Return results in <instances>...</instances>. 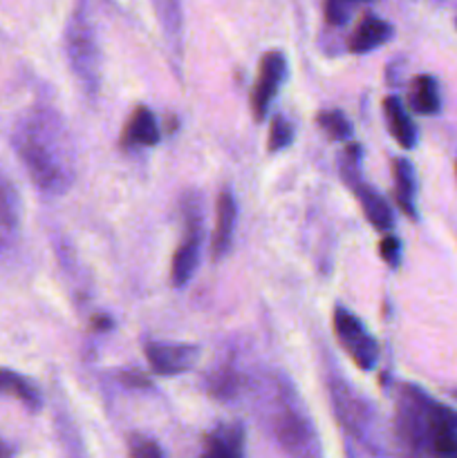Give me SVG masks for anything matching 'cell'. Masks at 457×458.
I'll return each instance as SVG.
<instances>
[{
    "label": "cell",
    "mask_w": 457,
    "mask_h": 458,
    "mask_svg": "<svg viewBox=\"0 0 457 458\" xmlns=\"http://www.w3.org/2000/svg\"><path fill=\"white\" fill-rule=\"evenodd\" d=\"M12 148L36 191L63 195L74 183L76 152L65 119L52 106H34L16 121Z\"/></svg>",
    "instance_id": "6da1fadb"
},
{
    "label": "cell",
    "mask_w": 457,
    "mask_h": 458,
    "mask_svg": "<svg viewBox=\"0 0 457 458\" xmlns=\"http://www.w3.org/2000/svg\"><path fill=\"white\" fill-rule=\"evenodd\" d=\"M255 407L264 429L289 458H323L321 441L303 398L280 371H269L255 387Z\"/></svg>",
    "instance_id": "7a4b0ae2"
},
{
    "label": "cell",
    "mask_w": 457,
    "mask_h": 458,
    "mask_svg": "<svg viewBox=\"0 0 457 458\" xmlns=\"http://www.w3.org/2000/svg\"><path fill=\"white\" fill-rule=\"evenodd\" d=\"M397 437L417 458H433L439 438L457 434V411L433 401L426 392L403 385L397 401Z\"/></svg>",
    "instance_id": "3957f363"
},
{
    "label": "cell",
    "mask_w": 457,
    "mask_h": 458,
    "mask_svg": "<svg viewBox=\"0 0 457 458\" xmlns=\"http://www.w3.org/2000/svg\"><path fill=\"white\" fill-rule=\"evenodd\" d=\"M65 54L81 88L92 98L97 97L99 83H101V72H99L101 70V52H99L97 31H94L88 4L81 3L67 22Z\"/></svg>",
    "instance_id": "277c9868"
},
{
    "label": "cell",
    "mask_w": 457,
    "mask_h": 458,
    "mask_svg": "<svg viewBox=\"0 0 457 458\" xmlns=\"http://www.w3.org/2000/svg\"><path fill=\"white\" fill-rule=\"evenodd\" d=\"M327 389H330V401L341 428L366 447L375 445V407L339 371L327 374Z\"/></svg>",
    "instance_id": "5b68a950"
},
{
    "label": "cell",
    "mask_w": 457,
    "mask_h": 458,
    "mask_svg": "<svg viewBox=\"0 0 457 458\" xmlns=\"http://www.w3.org/2000/svg\"><path fill=\"white\" fill-rule=\"evenodd\" d=\"M332 327H334L336 340L343 352L352 358L354 365L361 371L375 369L376 360H379V344H376L375 335L366 329V325L352 311L336 304L334 313H332Z\"/></svg>",
    "instance_id": "8992f818"
},
{
    "label": "cell",
    "mask_w": 457,
    "mask_h": 458,
    "mask_svg": "<svg viewBox=\"0 0 457 458\" xmlns=\"http://www.w3.org/2000/svg\"><path fill=\"white\" fill-rule=\"evenodd\" d=\"M287 76V58L282 52H267L260 58L258 76H255L254 89H251V110H254L255 121H263L267 114L269 106L276 98L280 83Z\"/></svg>",
    "instance_id": "52a82bcc"
},
{
    "label": "cell",
    "mask_w": 457,
    "mask_h": 458,
    "mask_svg": "<svg viewBox=\"0 0 457 458\" xmlns=\"http://www.w3.org/2000/svg\"><path fill=\"white\" fill-rule=\"evenodd\" d=\"M200 244H202V224H200V208L186 210V237L179 242L177 250L170 262V282L177 289H184L197 271L200 264Z\"/></svg>",
    "instance_id": "ba28073f"
},
{
    "label": "cell",
    "mask_w": 457,
    "mask_h": 458,
    "mask_svg": "<svg viewBox=\"0 0 457 458\" xmlns=\"http://www.w3.org/2000/svg\"><path fill=\"white\" fill-rule=\"evenodd\" d=\"M146 360L151 369L160 376H179L195 365L200 349L193 344H168V343H148Z\"/></svg>",
    "instance_id": "9c48e42d"
},
{
    "label": "cell",
    "mask_w": 457,
    "mask_h": 458,
    "mask_svg": "<svg viewBox=\"0 0 457 458\" xmlns=\"http://www.w3.org/2000/svg\"><path fill=\"white\" fill-rule=\"evenodd\" d=\"M237 222V204L231 191H222L215 201V224L211 237V258L222 259L228 253L233 242V231Z\"/></svg>",
    "instance_id": "30bf717a"
},
{
    "label": "cell",
    "mask_w": 457,
    "mask_h": 458,
    "mask_svg": "<svg viewBox=\"0 0 457 458\" xmlns=\"http://www.w3.org/2000/svg\"><path fill=\"white\" fill-rule=\"evenodd\" d=\"M354 177L357 179H349V183H352V191L354 195H357L358 204H361L366 219L376 228V231H390V228L394 226V215L390 204L379 195L376 188L361 182V179H358V173L354 174Z\"/></svg>",
    "instance_id": "8fae6325"
},
{
    "label": "cell",
    "mask_w": 457,
    "mask_h": 458,
    "mask_svg": "<svg viewBox=\"0 0 457 458\" xmlns=\"http://www.w3.org/2000/svg\"><path fill=\"white\" fill-rule=\"evenodd\" d=\"M18 226H21V199L13 183L0 173V253L12 249Z\"/></svg>",
    "instance_id": "7c38bea8"
},
{
    "label": "cell",
    "mask_w": 457,
    "mask_h": 458,
    "mask_svg": "<svg viewBox=\"0 0 457 458\" xmlns=\"http://www.w3.org/2000/svg\"><path fill=\"white\" fill-rule=\"evenodd\" d=\"M200 458H245V428L240 423L215 428L204 438Z\"/></svg>",
    "instance_id": "4fadbf2b"
},
{
    "label": "cell",
    "mask_w": 457,
    "mask_h": 458,
    "mask_svg": "<svg viewBox=\"0 0 457 458\" xmlns=\"http://www.w3.org/2000/svg\"><path fill=\"white\" fill-rule=\"evenodd\" d=\"M390 38H392V25L388 21H384V18L367 13V16L361 18V22L354 30L352 38H349V52L367 54L388 43Z\"/></svg>",
    "instance_id": "5bb4252c"
},
{
    "label": "cell",
    "mask_w": 457,
    "mask_h": 458,
    "mask_svg": "<svg viewBox=\"0 0 457 458\" xmlns=\"http://www.w3.org/2000/svg\"><path fill=\"white\" fill-rule=\"evenodd\" d=\"M124 146H142L151 148L160 143V125H157L155 114L146 106H139L133 116L125 123L124 134H121Z\"/></svg>",
    "instance_id": "9a60e30c"
},
{
    "label": "cell",
    "mask_w": 457,
    "mask_h": 458,
    "mask_svg": "<svg viewBox=\"0 0 457 458\" xmlns=\"http://www.w3.org/2000/svg\"><path fill=\"white\" fill-rule=\"evenodd\" d=\"M392 174H394V201L401 208L403 215H408L410 219H417V206H415V192H417V182H415V168L408 159L397 157L392 161Z\"/></svg>",
    "instance_id": "2e32d148"
},
{
    "label": "cell",
    "mask_w": 457,
    "mask_h": 458,
    "mask_svg": "<svg viewBox=\"0 0 457 458\" xmlns=\"http://www.w3.org/2000/svg\"><path fill=\"white\" fill-rule=\"evenodd\" d=\"M385 121H388V130L394 137V141L406 150H412L417 146V125L412 123L410 114L406 112L403 103L397 97H388L384 101Z\"/></svg>",
    "instance_id": "e0dca14e"
},
{
    "label": "cell",
    "mask_w": 457,
    "mask_h": 458,
    "mask_svg": "<svg viewBox=\"0 0 457 458\" xmlns=\"http://www.w3.org/2000/svg\"><path fill=\"white\" fill-rule=\"evenodd\" d=\"M0 396H12L27 407L30 411H39L43 401L40 392L30 378L12 369H0Z\"/></svg>",
    "instance_id": "ac0fdd59"
},
{
    "label": "cell",
    "mask_w": 457,
    "mask_h": 458,
    "mask_svg": "<svg viewBox=\"0 0 457 458\" xmlns=\"http://www.w3.org/2000/svg\"><path fill=\"white\" fill-rule=\"evenodd\" d=\"M410 107L419 114H437L442 110V97H439L437 81L428 74H421L412 81Z\"/></svg>",
    "instance_id": "d6986e66"
},
{
    "label": "cell",
    "mask_w": 457,
    "mask_h": 458,
    "mask_svg": "<svg viewBox=\"0 0 457 458\" xmlns=\"http://www.w3.org/2000/svg\"><path fill=\"white\" fill-rule=\"evenodd\" d=\"M242 387L240 371L233 367V362H224L218 369H213L209 374V380H206V389L213 398L218 401H231V398L237 396Z\"/></svg>",
    "instance_id": "ffe728a7"
},
{
    "label": "cell",
    "mask_w": 457,
    "mask_h": 458,
    "mask_svg": "<svg viewBox=\"0 0 457 458\" xmlns=\"http://www.w3.org/2000/svg\"><path fill=\"white\" fill-rule=\"evenodd\" d=\"M316 123L318 128H321L327 137L334 139V141H348L354 134L352 123H349V119L341 110L321 112V114L316 116Z\"/></svg>",
    "instance_id": "44dd1931"
},
{
    "label": "cell",
    "mask_w": 457,
    "mask_h": 458,
    "mask_svg": "<svg viewBox=\"0 0 457 458\" xmlns=\"http://www.w3.org/2000/svg\"><path fill=\"white\" fill-rule=\"evenodd\" d=\"M294 141V125L289 123V119L282 114H276L269 123V141L267 150L269 152H280L285 148L291 146Z\"/></svg>",
    "instance_id": "7402d4cb"
},
{
    "label": "cell",
    "mask_w": 457,
    "mask_h": 458,
    "mask_svg": "<svg viewBox=\"0 0 457 458\" xmlns=\"http://www.w3.org/2000/svg\"><path fill=\"white\" fill-rule=\"evenodd\" d=\"M130 458H166L164 450L157 441L143 437V434H130L128 437Z\"/></svg>",
    "instance_id": "603a6c76"
},
{
    "label": "cell",
    "mask_w": 457,
    "mask_h": 458,
    "mask_svg": "<svg viewBox=\"0 0 457 458\" xmlns=\"http://www.w3.org/2000/svg\"><path fill=\"white\" fill-rule=\"evenodd\" d=\"M358 3H370V0H325V21L330 25L343 27L352 16V7Z\"/></svg>",
    "instance_id": "cb8c5ba5"
},
{
    "label": "cell",
    "mask_w": 457,
    "mask_h": 458,
    "mask_svg": "<svg viewBox=\"0 0 457 458\" xmlns=\"http://www.w3.org/2000/svg\"><path fill=\"white\" fill-rule=\"evenodd\" d=\"M379 255L388 267L397 268L399 264H401V242H399V237L388 233V235L379 242Z\"/></svg>",
    "instance_id": "d4e9b609"
},
{
    "label": "cell",
    "mask_w": 457,
    "mask_h": 458,
    "mask_svg": "<svg viewBox=\"0 0 457 458\" xmlns=\"http://www.w3.org/2000/svg\"><path fill=\"white\" fill-rule=\"evenodd\" d=\"M61 434H63V443H65L67 458H85L83 445H81L79 437H76V432L72 429L70 423L61 425Z\"/></svg>",
    "instance_id": "484cf974"
},
{
    "label": "cell",
    "mask_w": 457,
    "mask_h": 458,
    "mask_svg": "<svg viewBox=\"0 0 457 458\" xmlns=\"http://www.w3.org/2000/svg\"><path fill=\"white\" fill-rule=\"evenodd\" d=\"M433 458H457V434L439 438L433 447Z\"/></svg>",
    "instance_id": "4316f807"
},
{
    "label": "cell",
    "mask_w": 457,
    "mask_h": 458,
    "mask_svg": "<svg viewBox=\"0 0 457 458\" xmlns=\"http://www.w3.org/2000/svg\"><path fill=\"white\" fill-rule=\"evenodd\" d=\"M121 378H124V383L128 385V387H151L148 378H143V376L139 374H124Z\"/></svg>",
    "instance_id": "83f0119b"
},
{
    "label": "cell",
    "mask_w": 457,
    "mask_h": 458,
    "mask_svg": "<svg viewBox=\"0 0 457 458\" xmlns=\"http://www.w3.org/2000/svg\"><path fill=\"white\" fill-rule=\"evenodd\" d=\"M92 327H94V329L103 331V329H110L112 322H110V318H108V316H94Z\"/></svg>",
    "instance_id": "f1b7e54d"
},
{
    "label": "cell",
    "mask_w": 457,
    "mask_h": 458,
    "mask_svg": "<svg viewBox=\"0 0 457 458\" xmlns=\"http://www.w3.org/2000/svg\"><path fill=\"white\" fill-rule=\"evenodd\" d=\"M0 458H13V447L0 438Z\"/></svg>",
    "instance_id": "f546056e"
},
{
    "label": "cell",
    "mask_w": 457,
    "mask_h": 458,
    "mask_svg": "<svg viewBox=\"0 0 457 458\" xmlns=\"http://www.w3.org/2000/svg\"><path fill=\"white\" fill-rule=\"evenodd\" d=\"M455 170H457V164H455Z\"/></svg>",
    "instance_id": "4dcf8cb0"
}]
</instances>
